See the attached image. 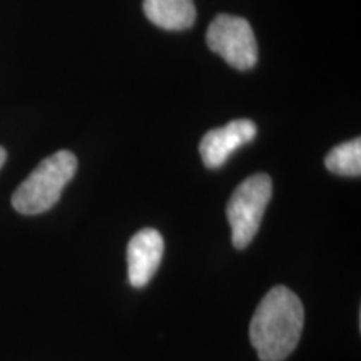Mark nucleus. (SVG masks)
I'll return each instance as SVG.
<instances>
[{
    "mask_svg": "<svg viewBox=\"0 0 361 361\" xmlns=\"http://www.w3.org/2000/svg\"><path fill=\"white\" fill-rule=\"evenodd\" d=\"M256 133L258 128L250 119L231 121L224 128L206 133L200 144V152L206 168H221L236 149L251 142L256 137Z\"/></svg>",
    "mask_w": 361,
    "mask_h": 361,
    "instance_id": "obj_5",
    "label": "nucleus"
},
{
    "mask_svg": "<svg viewBox=\"0 0 361 361\" xmlns=\"http://www.w3.org/2000/svg\"><path fill=\"white\" fill-rule=\"evenodd\" d=\"M164 255V239L152 228L135 233L128 246V274L134 288H142L151 281Z\"/></svg>",
    "mask_w": 361,
    "mask_h": 361,
    "instance_id": "obj_6",
    "label": "nucleus"
},
{
    "mask_svg": "<svg viewBox=\"0 0 361 361\" xmlns=\"http://www.w3.org/2000/svg\"><path fill=\"white\" fill-rule=\"evenodd\" d=\"M78 171V157L71 151H59L45 157L12 194V206L25 216L42 214L57 204L67 183Z\"/></svg>",
    "mask_w": 361,
    "mask_h": 361,
    "instance_id": "obj_2",
    "label": "nucleus"
},
{
    "mask_svg": "<svg viewBox=\"0 0 361 361\" xmlns=\"http://www.w3.org/2000/svg\"><path fill=\"white\" fill-rule=\"evenodd\" d=\"M6 159H7V152H6V149L0 147V168H2V166H4V162H6Z\"/></svg>",
    "mask_w": 361,
    "mask_h": 361,
    "instance_id": "obj_9",
    "label": "nucleus"
},
{
    "mask_svg": "<svg viewBox=\"0 0 361 361\" xmlns=\"http://www.w3.org/2000/svg\"><path fill=\"white\" fill-rule=\"evenodd\" d=\"M144 13L166 30L189 29L196 20L194 0H144Z\"/></svg>",
    "mask_w": 361,
    "mask_h": 361,
    "instance_id": "obj_7",
    "label": "nucleus"
},
{
    "mask_svg": "<svg viewBox=\"0 0 361 361\" xmlns=\"http://www.w3.org/2000/svg\"><path fill=\"white\" fill-rule=\"evenodd\" d=\"M305 324L301 300L286 286L268 291L252 314L250 340L261 361H283L300 343Z\"/></svg>",
    "mask_w": 361,
    "mask_h": 361,
    "instance_id": "obj_1",
    "label": "nucleus"
},
{
    "mask_svg": "<svg viewBox=\"0 0 361 361\" xmlns=\"http://www.w3.org/2000/svg\"><path fill=\"white\" fill-rule=\"evenodd\" d=\"M271 194L273 180L264 173L252 174L234 189L226 207V216L231 226L233 246L236 250H245L258 234Z\"/></svg>",
    "mask_w": 361,
    "mask_h": 361,
    "instance_id": "obj_3",
    "label": "nucleus"
},
{
    "mask_svg": "<svg viewBox=\"0 0 361 361\" xmlns=\"http://www.w3.org/2000/svg\"><path fill=\"white\" fill-rule=\"evenodd\" d=\"M324 166L331 173L340 176H355L361 174V141L360 137L343 142L340 146L333 147L324 157Z\"/></svg>",
    "mask_w": 361,
    "mask_h": 361,
    "instance_id": "obj_8",
    "label": "nucleus"
},
{
    "mask_svg": "<svg viewBox=\"0 0 361 361\" xmlns=\"http://www.w3.org/2000/svg\"><path fill=\"white\" fill-rule=\"evenodd\" d=\"M207 47L238 71H247L258 62V44L251 24L243 17L221 13L206 34Z\"/></svg>",
    "mask_w": 361,
    "mask_h": 361,
    "instance_id": "obj_4",
    "label": "nucleus"
}]
</instances>
